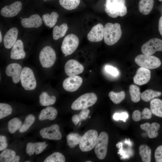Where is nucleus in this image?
I'll list each match as a JSON object with an SVG mask.
<instances>
[{"label":"nucleus","mask_w":162,"mask_h":162,"mask_svg":"<svg viewBox=\"0 0 162 162\" xmlns=\"http://www.w3.org/2000/svg\"><path fill=\"white\" fill-rule=\"evenodd\" d=\"M125 3V0H106L104 4L105 11L112 18L123 16L127 12Z\"/></svg>","instance_id":"nucleus-1"},{"label":"nucleus","mask_w":162,"mask_h":162,"mask_svg":"<svg viewBox=\"0 0 162 162\" xmlns=\"http://www.w3.org/2000/svg\"><path fill=\"white\" fill-rule=\"evenodd\" d=\"M122 31L120 24L118 23H107L104 28V40L107 45L111 46L117 43L120 38Z\"/></svg>","instance_id":"nucleus-2"},{"label":"nucleus","mask_w":162,"mask_h":162,"mask_svg":"<svg viewBox=\"0 0 162 162\" xmlns=\"http://www.w3.org/2000/svg\"><path fill=\"white\" fill-rule=\"evenodd\" d=\"M97 100V97L95 93H85L80 96L73 103L71 108L75 110L86 109L94 105Z\"/></svg>","instance_id":"nucleus-3"},{"label":"nucleus","mask_w":162,"mask_h":162,"mask_svg":"<svg viewBox=\"0 0 162 162\" xmlns=\"http://www.w3.org/2000/svg\"><path fill=\"white\" fill-rule=\"evenodd\" d=\"M97 131L90 130L86 132L82 136L79 147L82 152H87L92 149L95 147L98 137Z\"/></svg>","instance_id":"nucleus-4"},{"label":"nucleus","mask_w":162,"mask_h":162,"mask_svg":"<svg viewBox=\"0 0 162 162\" xmlns=\"http://www.w3.org/2000/svg\"><path fill=\"white\" fill-rule=\"evenodd\" d=\"M136 63L141 67L148 69H153L159 67L161 64L160 59L155 56L140 54L135 58Z\"/></svg>","instance_id":"nucleus-5"},{"label":"nucleus","mask_w":162,"mask_h":162,"mask_svg":"<svg viewBox=\"0 0 162 162\" xmlns=\"http://www.w3.org/2000/svg\"><path fill=\"white\" fill-rule=\"evenodd\" d=\"M20 81L22 86L26 90L34 89L36 81L33 71L29 68L25 67L22 70Z\"/></svg>","instance_id":"nucleus-6"},{"label":"nucleus","mask_w":162,"mask_h":162,"mask_svg":"<svg viewBox=\"0 0 162 162\" xmlns=\"http://www.w3.org/2000/svg\"><path fill=\"white\" fill-rule=\"evenodd\" d=\"M109 137L107 134L102 132L98 136L95 146L94 152L97 157L100 160L104 159L106 154Z\"/></svg>","instance_id":"nucleus-7"},{"label":"nucleus","mask_w":162,"mask_h":162,"mask_svg":"<svg viewBox=\"0 0 162 162\" xmlns=\"http://www.w3.org/2000/svg\"><path fill=\"white\" fill-rule=\"evenodd\" d=\"M39 59L40 62L43 67H50L54 64L56 59L55 52L50 46H46L40 51L39 55Z\"/></svg>","instance_id":"nucleus-8"},{"label":"nucleus","mask_w":162,"mask_h":162,"mask_svg":"<svg viewBox=\"0 0 162 162\" xmlns=\"http://www.w3.org/2000/svg\"><path fill=\"white\" fill-rule=\"evenodd\" d=\"M79 43V39L75 34H70L67 35L62 43L61 50L62 52L64 55H71L76 49Z\"/></svg>","instance_id":"nucleus-9"},{"label":"nucleus","mask_w":162,"mask_h":162,"mask_svg":"<svg viewBox=\"0 0 162 162\" xmlns=\"http://www.w3.org/2000/svg\"><path fill=\"white\" fill-rule=\"evenodd\" d=\"M141 50L143 54L149 55L157 51H162V40L156 38H152L142 45Z\"/></svg>","instance_id":"nucleus-10"},{"label":"nucleus","mask_w":162,"mask_h":162,"mask_svg":"<svg viewBox=\"0 0 162 162\" xmlns=\"http://www.w3.org/2000/svg\"><path fill=\"white\" fill-rule=\"evenodd\" d=\"M39 133L42 138L50 140H59L62 137L59 126L57 124L44 128L40 130Z\"/></svg>","instance_id":"nucleus-11"},{"label":"nucleus","mask_w":162,"mask_h":162,"mask_svg":"<svg viewBox=\"0 0 162 162\" xmlns=\"http://www.w3.org/2000/svg\"><path fill=\"white\" fill-rule=\"evenodd\" d=\"M64 71L68 76H75L82 73L84 69L83 66L74 59L68 60L64 66Z\"/></svg>","instance_id":"nucleus-12"},{"label":"nucleus","mask_w":162,"mask_h":162,"mask_svg":"<svg viewBox=\"0 0 162 162\" xmlns=\"http://www.w3.org/2000/svg\"><path fill=\"white\" fill-rule=\"evenodd\" d=\"M82 83L81 77L75 76H70L65 79L63 81L62 86L66 91L73 92L76 91L81 86Z\"/></svg>","instance_id":"nucleus-13"},{"label":"nucleus","mask_w":162,"mask_h":162,"mask_svg":"<svg viewBox=\"0 0 162 162\" xmlns=\"http://www.w3.org/2000/svg\"><path fill=\"white\" fill-rule=\"evenodd\" d=\"M151 78V71L148 69L141 67L136 71L133 78L134 82L140 86L147 83Z\"/></svg>","instance_id":"nucleus-14"},{"label":"nucleus","mask_w":162,"mask_h":162,"mask_svg":"<svg viewBox=\"0 0 162 162\" xmlns=\"http://www.w3.org/2000/svg\"><path fill=\"white\" fill-rule=\"evenodd\" d=\"M22 8L21 2L19 1L13 3L10 5L3 7L0 11L1 14L6 17H10L16 15L21 10Z\"/></svg>","instance_id":"nucleus-15"},{"label":"nucleus","mask_w":162,"mask_h":162,"mask_svg":"<svg viewBox=\"0 0 162 162\" xmlns=\"http://www.w3.org/2000/svg\"><path fill=\"white\" fill-rule=\"evenodd\" d=\"M104 27L101 23L94 26L87 35V38L91 42H98L101 41L104 37Z\"/></svg>","instance_id":"nucleus-16"},{"label":"nucleus","mask_w":162,"mask_h":162,"mask_svg":"<svg viewBox=\"0 0 162 162\" xmlns=\"http://www.w3.org/2000/svg\"><path fill=\"white\" fill-rule=\"evenodd\" d=\"M22 70L21 66L16 63H13L9 64L5 69L6 74L11 76L14 83H18L20 80V75Z\"/></svg>","instance_id":"nucleus-17"},{"label":"nucleus","mask_w":162,"mask_h":162,"mask_svg":"<svg viewBox=\"0 0 162 162\" xmlns=\"http://www.w3.org/2000/svg\"><path fill=\"white\" fill-rule=\"evenodd\" d=\"M18 33L17 29L15 27L9 29L4 36L3 42L5 47L8 49L12 47L17 39Z\"/></svg>","instance_id":"nucleus-18"},{"label":"nucleus","mask_w":162,"mask_h":162,"mask_svg":"<svg viewBox=\"0 0 162 162\" xmlns=\"http://www.w3.org/2000/svg\"><path fill=\"white\" fill-rule=\"evenodd\" d=\"M21 24L25 28H37L42 24V20L40 16L38 14L31 15L29 17L22 19Z\"/></svg>","instance_id":"nucleus-19"},{"label":"nucleus","mask_w":162,"mask_h":162,"mask_svg":"<svg viewBox=\"0 0 162 162\" xmlns=\"http://www.w3.org/2000/svg\"><path fill=\"white\" fill-rule=\"evenodd\" d=\"M25 56L23 43L21 40H18L12 47L10 57L12 59L17 60L23 59Z\"/></svg>","instance_id":"nucleus-20"},{"label":"nucleus","mask_w":162,"mask_h":162,"mask_svg":"<svg viewBox=\"0 0 162 162\" xmlns=\"http://www.w3.org/2000/svg\"><path fill=\"white\" fill-rule=\"evenodd\" d=\"M47 144L45 142L35 143L29 142L26 145V151L30 156L33 155L35 152L36 154L42 153L46 148Z\"/></svg>","instance_id":"nucleus-21"},{"label":"nucleus","mask_w":162,"mask_h":162,"mask_svg":"<svg viewBox=\"0 0 162 162\" xmlns=\"http://www.w3.org/2000/svg\"><path fill=\"white\" fill-rule=\"evenodd\" d=\"M160 127L159 124L156 122H153L151 124L147 122L140 125L141 129L145 131L148 137L151 139L156 138L158 136V131Z\"/></svg>","instance_id":"nucleus-22"},{"label":"nucleus","mask_w":162,"mask_h":162,"mask_svg":"<svg viewBox=\"0 0 162 162\" xmlns=\"http://www.w3.org/2000/svg\"><path fill=\"white\" fill-rule=\"evenodd\" d=\"M57 114L58 112L56 108L48 106L41 111L39 116V119L40 121L46 119L53 120L56 118Z\"/></svg>","instance_id":"nucleus-23"},{"label":"nucleus","mask_w":162,"mask_h":162,"mask_svg":"<svg viewBox=\"0 0 162 162\" xmlns=\"http://www.w3.org/2000/svg\"><path fill=\"white\" fill-rule=\"evenodd\" d=\"M150 110L154 115L162 118V100L154 98L150 102Z\"/></svg>","instance_id":"nucleus-24"},{"label":"nucleus","mask_w":162,"mask_h":162,"mask_svg":"<svg viewBox=\"0 0 162 162\" xmlns=\"http://www.w3.org/2000/svg\"><path fill=\"white\" fill-rule=\"evenodd\" d=\"M154 4V0H140L139 3V10L142 14L147 15L152 11Z\"/></svg>","instance_id":"nucleus-25"},{"label":"nucleus","mask_w":162,"mask_h":162,"mask_svg":"<svg viewBox=\"0 0 162 162\" xmlns=\"http://www.w3.org/2000/svg\"><path fill=\"white\" fill-rule=\"evenodd\" d=\"M59 16L58 14L56 12H53L50 14L46 13L42 16V19L45 25L51 28L56 23Z\"/></svg>","instance_id":"nucleus-26"},{"label":"nucleus","mask_w":162,"mask_h":162,"mask_svg":"<svg viewBox=\"0 0 162 162\" xmlns=\"http://www.w3.org/2000/svg\"><path fill=\"white\" fill-rule=\"evenodd\" d=\"M68 27L66 23H64L58 26H55L53 29L52 34L53 39L57 40L62 38L65 35Z\"/></svg>","instance_id":"nucleus-27"},{"label":"nucleus","mask_w":162,"mask_h":162,"mask_svg":"<svg viewBox=\"0 0 162 162\" xmlns=\"http://www.w3.org/2000/svg\"><path fill=\"white\" fill-rule=\"evenodd\" d=\"M39 103L43 106H47L53 104L56 101V98L54 96H50L47 93L43 92L39 96Z\"/></svg>","instance_id":"nucleus-28"},{"label":"nucleus","mask_w":162,"mask_h":162,"mask_svg":"<svg viewBox=\"0 0 162 162\" xmlns=\"http://www.w3.org/2000/svg\"><path fill=\"white\" fill-rule=\"evenodd\" d=\"M139 151L142 162H151V150L148 146L145 144L141 145L139 147Z\"/></svg>","instance_id":"nucleus-29"},{"label":"nucleus","mask_w":162,"mask_h":162,"mask_svg":"<svg viewBox=\"0 0 162 162\" xmlns=\"http://www.w3.org/2000/svg\"><path fill=\"white\" fill-rule=\"evenodd\" d=\"M82 136L78 134L71 133L68 134L66 137L68 146L71 148H74L79 144Z\"/></svg>","instance_id":"nucleus-30"},{"label":"nucleus","mask_w":162,"mask_h":162,"mask_svg":"<svg viewBox=\"0 0 162 162\" xmlns=\"http://www.w3.org/2000/svg\"><path fill=\"white\" fill-rule=\"evenodd\" d=\"M161 94L162 93L160 92L155 91L152 89H148L142 93L141 97L144 101L148 102L154 98L160 96Z\"/></svg>","instance_id":"nucleus-31"},{"label":"nucleus","mask_w":162,"mask_h":162,"mask_svg":"<svg viewBox=\"0 0 162 162\" xmlns=\"http://www.w3.org/2000/svg\"><path fill=\"white\" fill-rule=\"evenodd\" d=\"M59 2L65 9L72 10L78 7L80 4V0H59Z\"/></svg>","instance_id":"nucleus-32"},{"label":"nucleus","mask_w":162,"mask_h":162,"mask_svg":"<svg viewBox=\"0 0 162 162\" xmlns=\"http://www.w3.org/2000/svg\"><path fill=\"white\" fill-rule=\"evenodd\" d=\"M131 100L134 102H139L140 98L141 93L139 88L136 85H131L129 88Z\"/></svg>","instance_id":"nucleus-33"},{"label":"nucleus","mask_w":162,"mask_h":162,"mask_svg":"<svg viewBox=\"0 0 162 162\" xmlns=\"http://www.w3.org/2000/svg\"><path fill=\"white\" fill-rule=\"evenodd\" d=\"M16 152L10 149H6L0 154V162H10L16 156Z\"/></svg>","instance_id":"nucleus-34"},{"label":"nucleus","mask_w":162,"mask_h":162,"mask_svg":"<svg viewBox=\"0 0 162 162\" xmlns=\"http://www.w3.org/2000/svg\"><path fill=\"white\" fill-rule=\"evenodd\" d=\"M125 95V92L124 91L118 92L111 91L109 94L110 99L116 104L120 103L124 99Z\"/></svg>","instance_id":"nucleus-35"},{"label":"nucleus","mask_w":162,"mask_h":162,"mask_svg":"<svg viewBox=\"0 0 162 162\" xmlns=\"http://www.w3.org/2000/svg\"><path fill=\"white\" fill-rule=\"evenodd\" d=\"M22 125V122L17 118H14L10 120L8 123V130L11 134L14 133L19 129Z\"/></svg>","instance_id":"nucleus-36"},{"label":"nucleus","mask_w":162,"mask_h":162,"mask_svg":"<svg viewBox=\"0 0 162 162\" xmlns=\"http://www.w3.org/2000/svg\"><path fill=\"white\" fill-rule=\"evenodd\" d=\"M35 117L32 114L28 115L26 118L23 123L19 129L21 133L26 131L35 121Z\"/></svg>","instance_id":"nucleus-37"},{"label":"nucleus","mask_w":162,"mask_h":162,"mask_svg":"<svg viewBox=\"0 0 162 162\" xmlns=\"http://www.w3.org/2000/svg\"><path fill=\"white\" fill-rule=\"evenodd\" d=\"M65 158L62 154L59 152H55L47 157L44 162H64Z\"/></svg>","instance_id":"nucleus-38"},{"label":"nucleus","mask_w":162,"mask_h":162,"mask_svg":"<svg viewBox=\"0 0 162 162\" xmlns=\"http://www.w3.org/2000/svg\"><path fill=\"white\" fill-rule=\"evenodd\" d=\"M89 112L90 110L88 109L82 110L79 114L75 115L72 116V120L73 122L75 125H77L81 120L86 119Z\"/></svg>","instance_id":"nucleus-39"},{"label":"nucleus","mask_w":162,"mask_h":162,"mask_svg":"<svg viewBox=\"0 0 162 162\" xmlns=\"http://www.w3.org/2000/svg\"><path fill=\"white\" fill-rule=\"evenodd\" d=\"M12 112L11 106L7 104H0V119H2L10 115Z\"/></svg>","instance_id":"nucleus-40"},{"label":"nucleus","mask_w":162,"mask_h":162,"mask_svg":"<svg viewBox=\"0 0 162 162\" xmlns=\"http://www.w3.org/2000/svg\"><path fill=\"white\" fill-rule=\"evenodd\" d=\"M128 116V113L126 112H122L121 113H116L113 115V118L116 121L120 120L123 121L124 122H125Z\"/></svg>","instance_id":"nucleus-41"},{"label":"nucleus","mask_w":162,"mask_h":162,"mask_svg":"<svg viewBox=\"0 0 162 162\" xmlns=\"http://www.w3.org/2000/svg\"><path fill=\"white\" fill-rule=\"evenodd\" d=\"M154 158L156 162H162V145L158 146L156 149Z\"/></svg>","instance_id":"nucleus-42"},{"label":"nucleus","mask_w":162,"mask_h":162,"mask_svg":"<svg viewBox=\"0 0 162 162\" xmlns=\"http://www.w3.org/2000/svg\"><path fill=\"white\" fill-rule=\"evenodd\" d=\"M105 70L112 75L116 76L118 75V72L115 68L110 65H106L105 67Z\"/></svg>","instance_id":"nucleus-43"},{"label":"nucleus","mask_w":162,"mask_h":162,"mask_svg":"<svg viewBox=\"0 0 162 162\" xmlns=\"http://www.w3.org/2000/svg\"><path fill=\"white\" fill-rule=\"evenodd\" d=\"M152 116V113L150 110L147 108H145L141 112L142 119H149L151 118Z\"/></svg>","instance_id":"nucleus-44"},{"label":"nucleus","mask_w":162,"mask_h":162,"mask_svg":"<svg viewBox=\"0 0 162 162\" xmlns=\"http://www.w3.org/2000/svg\"><path fill=\"white\" fill-rule=\"evenodd\" d=\"M6 137L2 135L0 136V151H2L5 149L8 146Z\"/></svg>","instance_id":"nucleus-45"},{"label":"nucleus","mask_w":162,"mask_h":162,"mask_svg":"<svg viewBox=\"0 0 162 162\" xmlns=\"http://www.w3.org/2000/svg\"><path fill=\"white\" fill-rule=\"evenodd\" d=\"M141 117V112L139 110H136L134 111L132 115V118L134 121H139L142 119Z\"/></svg>","instance_id":"nucleus-46"},{"label":"nucleus","mask_w":162,"mask_h":162,"mask_svg":"<svg viewBox=\"0 0 162 162\" xmlns=\"http://www.w3.org/2000/svg\"><path fill=\"white\" fill-rule=\"evenodd\" d=\"M158 30L160 34L162 36V16L160 17L159 20Z\"/></svg>","instance_id":"nucleus-47"},{"label":"nucleus","mask_w":162,"mask_h":162,"mask_svg":"<svg viewBox=\"0 0 162 162\" xmlns=\"http://www.w3.org/2000/svg\"><path fill=\"white\" fill-rule=\"evenodd\" d=\"M20 159V157L18 155L15 156L11 162H18Z\"/></svg>","instance_id":"nucleus-48"},{"label":"nucleus","mask_w":162,"mask_h":162,"mask_svg":"<svg viewBox=\"0 0 162 162\" xmlns=\"http://www.w3.org/2000/svg\"><path fill=\"white\" fill-rule=\"evenodd\" d=\"M0 42L1 43L2 40V37L1 31L0 32Z\"/></svg>","instance_id":"nucleus-49"},{"label":"nucleus","mask_w":162,"mask_h":162,"mask_svg":"<svg viewBox=\"0 0 162 162\" xmlns=\"http://www.w3.org/2000/svg\"><path fill=\"white\" fill-rule=\"evenodd\" d=\"M30 161H26V162H30Z\"/></svg>","instance_id":"nucleus-50"},{"label":"nucleus","mask_w":162,"mask_h":162,"mask_svg":"<svg viewBox=\"0 0 162 162\" xmlns=\"http://www.w3.org/2000/svg\"><path fill=\"white\" fill-rule=\"evenodd\" d=\"M86 162H91V161H86Z\"/></svg>","instance_id":"nucleus-51"},{"label":"nucleus","mask_w":162,"mask_h":162,"mask_svg":"<svg viewBox=\"0 0 162 162\" xmlns=\"http://www.w3.org/2000/svg\"><path fill=\"white\" fill-rule=\"evenodd\" d=\"M44 1H47V0H44Z\"/></svg>","instance_id":"nucleus-52"},{"label":"nucleus","mask_w":162,"mask_h":162,"mask_svg":"<svg viewBox=\"0 0 162 162\" xmlns=\"http://www.w3.org/2000/svg\"><path fill=\"white\" fill-rule=\"evenodd\" d=\"M159 1H162V0H158Z\"/></svg>","instance_id":"nucleus-53"},{"label":"nucleus","mask_w":162,"mask_h":162,"mask_svg":"<svg viewBox=\"0 0 162 162\" xmlns=\"http://www.w3.org/2000/svg\"><path fill=\"white\" fill-rule=\"evenodd\" d=\"M90 117H91L90 116H89V118H90Z\"/></svg>","instance_id":"nucleus-54"}]
</instances>
